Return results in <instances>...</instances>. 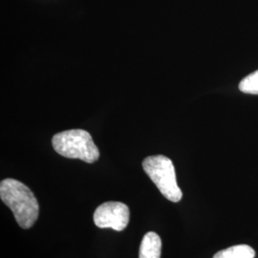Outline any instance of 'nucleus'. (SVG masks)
<instances>
[{
    "label": "nucleus",
    "instance_id": "1",
    "mask_svg": "<svg viewBox=\"0 0 258 258\" xmlns=\"http://www.w3.org/2000/svg\"><path fill=\"white\" fill-rule=\"evenodd\" d=\"M0 198L22 229H30L37 221L39 206L27 185L15 179H5L0 184Z\"/></svg>",
    "mask_w": 258,
    "mask_h": 258
},
{
    "label": "nucleus",
    "instance_id": "2",
    "mask_svg": "<svg viewBox=\"0 0 258 258\" xmlns=\"http://www.w3.org/2000/svg\"><path fill=\"white\" fill-rule=\"evenodd\" d=\"M52 145L59 155L80 159L85 163L92 164L100 157L99 148L95 145L89 132L83 129H71L55 134Z\"/></svg>",
    "mask_w": 258,
    "mask_h": 258
},
{
    "label": "nucleus",
    "instance_id": "3",
    "mask_svg": "<svg viewBox=\"0 0 258 258\" xmlns=\"http://www.w3.org/2000/svg\"><path fill=\"white\" fill-rule=\"evenodd\" d=\"M143 168L167 200L173 203L181 201L183 194L177 184L174 165L169 158L164 155L147 157Z\"/></svg>",
    "mask_w": 258,
    "mask_h": 258
},
{
    "label": "nucleus",
    "instance_id": "4",
    "mask_svg": "<svg viewBox=\"0 0 258 258\" xmlns=\"http://www.w3.org/2000/svg\"><path fill=\"white\" fill-rule=\"evenodd\" d=\"M128 207L120 202H106L100 205L94 212V223L101 229L123 231L128 225Z\"/></svg>",
    "mask_w": 258,
    "mask_h": 258
},
{
    "label": "nucleus",
    "instance_id": "5",
    "mask_svg": "<svg viewBox=\"0 0 258 258\" xmlns=\"http://www.w3.org/2000/svg\"><path fill=\"white\" fill-rule=\"evenodd\" d=\"M162 240L156 232L149 231L141 242L139 258H161Z\"/></svg>",
    "mask_w": 258,
    "mask_h": 258
},
{
    "label": "nucleus",
    "instance_id": "6",
    "mask_svg": "<svg viewBox=\"0 0 258 258\" xmlns=\"http://www.w3.org/2000/svg\"><path fill=\"white\" fill-rule=\"evenodd\" d=\"M254 256L255 251L249 245H237L218 251L213 258H254Z\"/></svg>",
    "mask_w": 258,
    "mask_h": 258
},
{
    "label": "nucleus",
    "instance_id": "7",
    "mask_svg": "<svg viewBox=\"0 0 258 258\" xmlns=\"http://www.w3.org/2000/svg\"><path fill=\"white\" fill-rule=\"evenodd\" d=\"M238 87L241 92L258 95V70L244 78Z\"/></svg>",
    "mask_w": 258,
    "mask_h": 258
}]
</instances>
